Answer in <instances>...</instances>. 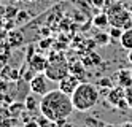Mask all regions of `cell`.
I'll use <instances>...</instances> for the list:
<instances>
[{
    "label": "cell",
    "instance_id": "2e32d148",
    "mask_svg": "<svg viewBox=\"0 0 132 127\" xmlns=\"http://www.w3.org/2000/svg\"><path fill=\"white\" fill-rule=\"evenodd\" d=\"M69 73H72V75H75V76L81 78V75L84 73V65H83V62H77V65L69 64Z\"/></svg>",
    "mask_w": 132,
    "mask_h": 127
},
{
    "label": "cell",
    "instance_id": "d6986e66",
    "mask_svg": "<svg viewBox=\"0 0 132 127\" xmlns=\"http://www.w3.org/2000/svg\"><path fill=\"white\" fill-rule=\"evenodd\" d=\"M108 33H103V32H100V33H97L96 37H94V41L96 43H100V45H107L110 40H108Z\"/></svg>",
    "mask_w": 132,
    "mask_h": 127
},
{
    "label": "cell",
    "instance_id": "30bf717a",
    "mask_svg": "<svg viewBox=\"0 0 132 127\" xmlns=\"http://www.w3.org/2000/svg\"><path fill=\"white\" fill-rule=\"evenodd\" d=\"M6 37H8V38H6V41H8V45H10L11 48L21 46L22 41H24V37H22V33H21L19 30H11V32H8Z\"/></svg>",
    "mask_w": 132,
    "mask_h": 127
},
{
    "label": "cell",
    "instance_id": "4dcf8cb0",
    "mask_svg": "<svg viewBox=\"0 0 132 127\" xmlns=\"http://www.w3.org/2000/svg\"><path fill=\"white\" fill-rule=\"evenodd\" d=\"M103 127H115V125H110V124H108V125H103Z\"/></svg>",
    "mask_w": 132,
    "mask_h": 127
},
{
    "label": "cell",
    "instance_id": "f546056e",
    "mask_svg": "<svg viewBox=\"0 0 132 127\" xmlns=\"http://www.w3.org/2000/svg\"><path fill=\"white\" fill-rule=\"evenodd\" d=\"M2 103H3V100H2V94H0V108H2Z\"/></svg>",
    "mask_w": 132,
    "mask_h": 127
},
{
    "label": "cell",
    "instance_id": "f1b7e54d",
    "mask_svg": "<svg viewBox=\"0 0 132 127\" xmlns=\"http://www.w3.org/2000/svg\"><path fill=\"white\" fill-rule=\"evenodd\" d=\"M119 127H132V122H126V124H122V125H119Z\"/></svg>",
    "mask_w": 132,
    "mask_h": 127
},
{
    "label": "cell",
    "instance_id": "9a60e30c",
    "mask_svg": "<svg viewBox=\"0 0 132 127\" xmlns=\"http://www.w3.org/2000/svg\"><path fill=\"white\" fill-rule=\"evenodd\" d=\"M100 62V57L94 53V51H88V57L83 59V65L84 67H91V65H97Z\"/></svg>",
    "mask_w": 132,
    "mask_h": 127
},
{
    "label": "cell",
    "instance_id": "8fae6325",
    "mask_svg": "<svg viewBox=\"0 0 132 127\" xmlns=\"http://www.w3.org/2000/svg\"><path fill=\"white\" fill-rule=\"evenodd\" d=\"M92 24L94 27H97V29H105L110 26V18L107 14V11H103V13H97L96 16H94L92 19Z\"/></svg>",
    "mask_w": 132,
    "mask_h": 127
},
{
    "label": "cell",
    "instance_id": "3957f363",
    "mask_svg": "<svg viewBox=\"0 0 132 127\" xmlns=\"http://www.w3.org/2000/svg\"><path fill=\"white\" fill-rule=\"evenodd\" d=\"M45 75L50 78L51 81L59 83L65 75H69V64L64 59L62 54H53L45 68Z\"/></svg>",
    "mask_w": 132,
    "mask_h": 127
},
{
    "label": "cell",
    "instance_id": "5b68a950",
    "mask_svg": "<svg viewBox=\"0 0 132 127\" xmlns=\"http://www.w3.org/2000/svg\"><path fill=\"white\" fill-rule=\"evenodd\" d=\"M50 78L46 76L45 73H37L32 80H30V83H29V86H30V92L32 94H35V95H45V94H48L50 91H51V87H50Z\"/></svg>",
    "mask_w": 132,
    "mask_h": 127
},
{
    "label": "cell",
    "instance_id": "d6a6232c",
    "mask_svg": "<svg viewBox=\"0 0 132 127\" xmlns=\"http://www.w3.org/2000/svg\"><path fill=\"white\" fill-rule=\"evenodd\" d=\"M116 2H119V0H116Z\"/></svg>",
    "mask_w": 132,
    "mask_h": 127
},
{
    "label": "cell",
    "instance_id": "4fadbf2b",
    "mask_svg": "<svg viewBox=\"0 0 132 127\" xmlns=\"http://www.w3.org/2000/svg\"><path fill=\"white\" fill-rule=\"evenodd\" d=\"M24 110H26V105L21 100H14L13 103H10V108H8L10 116H19V114L24 113Z\"/></svg>",
    "mask_w": 132,
    "mask_h": 127
},
{
    "label": "cell",
    "instance_id": "7c38bea8",
    "mask_svg": "<svg viewBox=\"0 0 132 127\" xmlns=\"http://www.w3.org/2000/svg\"><path fill=\"white\" fill-rule=\"evenodd\" d=\"M119 43H121V48H124L126 51L132 49V29H126L122 32V35L119 38Z\"/></svg>",
    "mask_w": 132,
    "mask_h": 127
},
{
    "label": "cell",
    "instance_id": "7a4b0ae2",
    "mask_svg": "<svg viewBox=\"0 0 132 127\" xmlns=\"http://www.w3.org/2000/svg\"><path fill=\"white\" fill-rule=\"evenodd\" d=\"M73 108L80 111V113H86L89 110H92L100 100V92L94 84L91 83H80L78 87L73 91V94L70 95Z\"/></svg>",
    "mask_w": 132,
    "mask_h": 127
},
{
    "label": "cell",
    "instance_id": "7402d4cb",
    "mask_svg": "<svg viewBox=\"0 0 132 127\" xmlns=\"http://www.w3.org/2000/svg\"><path fill=\"white\" fill-rule=\"evenodd\" d=\"M8 59H10V53H0V70L8 64Z\"/></svg>",
    "mask_w": 132,
    "mask_h": 127
},
{
    "label": "cell",
    "instance_id": "484cf974",
    "mask_svg": "<svg viewBox=\"0 0 132 127\" xmlns=\"http://www.w3.org/2000/svg\"><path fill=\"white\" fill-rule=\"evenodd\" d=\"M24 127H40V125H38V122H37V121H29V122H26Z\"/></svg>",
    "mask_w": 132,
    "mask_h": 127
},
{
    "label": "cell",
    "instance_id": "4316f807",
    "mask_svg": "<svg viewBox=\"0 0 132 127\" xmlns=\"http://www.w3.org/2000/svg\"><path fill=\"white\" fill-rule=\"evenodd\" d=\"M62 127H78V125H75V124H70V122L67 121V122H65V124H64Z\"/></svg>",
    "mask_w": 132,
    "mask_h": 127
},
{
    "label": "cell",
    "instance_id": "277c9868",
    "mask_svg": "<svg viewBox=\"0 0 132 127\" xmlns=\"http://www.w3.org/2000/svg\"><path fill=\"white\" fill-rule=\"evenodd\" d=\"M107 14L110 18V26L119 27L122 30L132 29V13L126 10L121 3H113L107 10Z\"/></svg>",
    "mask_w": 132,
    "mask_h": 127
},
{
    "label": "cell",
    "instance_id": "e0dca14e",
    "mask_svg": "<svg viewBox=\"0 0 132 127\" xmlns=\"http://www.w3.org/2000/svg\"><path fill=\"white\" fill-rule=\"evenodd\" d=\"M122 32H124L122 29H119V27H115V26H110L108 35H110V38H111V40H118V41H119V38H121Z\"/></svg>",
    "mask_w": 132,
    "mask_h": 127
},
{
    "label": "cell",
    "instance_id": "1f68e13d",
    "mask_svg": "<svg viewBox=\"0 0 132 127\" xmlns=\"http://www.w3.org/2000/svg\"><path fill=\"white\" fill-rule=\"evenodd\" d=\"M130 75H132V68H130Z\"/></svg>",
    "mask_w": 132,
    "mask_h": 127
},
{
    "label": "cell",
    "instance_id": "83f0119b",
    "mask_svg": "<svg viewBox=\"0 0 132 127\" xmlns=\"http://www.w3.org/2000/svg\"><path fill=\"white\" fill-rule=\"evenodd\" d=\"M127 61H129V62L132 64V49H130V51L127 53Z\"/></svg>",
    "mask_w": 132,
    "mask_h": 127
},
{
    "label": "cell",
    "instance_id": "603a6c76",
    "mask_svg": "<svg viewBox=\"0 0 132 127\" xmlns=\"http://www.w3.org/2000/svg\"><path fill=\"white\" fill-rule=\"evenodd\" d=\"M99 86H100V87L107 86L108 89H111V87H113V78H103V80L99 81Z\"/></svg>",
    "mask_w": 132,
    "mask_h": 127
},
{
    "label": "cell",
    "instance_id": "ffe728a7",
    "mask_svg": "<svg viewBox=\"0 0 132 127\" xmlns=\"http://www.w3.org/2000/svg\"><path fill=\"white\" fill-rule=\"evenodd\" d=\"M8 91H10V81L0 78V94H6Z\"/></svg>",
    "mask_w": 132,
    "mask_h": 127
},
{
    "label": "cell",
    "instance_id": "d4e9b609",
    "mask_svg": "<svg viewBox=\"0 0 132 127\" xmlns=\"http://www.w3.org/2000/svg\"><path fill=\"white\" fill-rule=\"evenodd\" d=\"M5 11H6L5 16H6L8 19H10V18H16V14H18V10H16V8H6Z\"/></svg>",
    "mask_w": 132,
    "mask_h": 127
},
{
    "label": "cell",
    "instance_id": "44dd1931",
    "mask_svg": "<svg viewBox=\"0 0 132 127\" xmlns=\"http://www.w3.org/2000/svg\"><path fill=\"white\" fill-rule=\"evenodd\" d=\"M124 97H126V102L129 105V108H132V86L124 89Z\"/></svg>",
    "mask_w": 132,
    "mask_h": 127
},
{
    "label": "cell",
    "instance_id": "8992f818",
    "mask_svg": "<svg viewBox=\"0 0 132 127\" xmlns=\"http://www.w3.org/2000/svg\"><path fill=\"white\" fill-rule=\"evenodd\" d=\"M107 100L110 102L111 106H115L118 110L129 108V105L126 102V97H124V87H121V86H113L111 87L107 94Z\"/></svg>",
    "mask_w": 132,
    "mask_h": 127
},
{
    "label": "cell",
    "instance_id": "ba28073f",
    "mask_svg": "<svg viewBox=\"0 0 132 127\" xmlns=\"http://www.w3.org/2000/svg\"><path fill=\"white\" fill-rule=\"evenodd\" d=\"M29 67L32 70H35L37 73H45V68H46V64H48V59L43 56V54H34L29 61H27Z\"/></svg>",
    "mask_w": 132,
    "mask_h": 127
},
{
    "label": "cell",
    "instance_id": "52a82bcc",
    "mask_svg": "<svg viewBox=\"0 0 132 127\" xmlns=\"http://www.w3.org/2000/svg\"><path fill=\"white\" fill-rule=\"evenodd\" d=\"M80 83H81V81H80L78 76H75V75L69 73V75H65L62 80L59 81V91H62L64 94H67V95H72L73 91L78 87Z\"/></svg>",
    "mask_w": 132,
    "mask_h": 127
},
{
    "label": "cell",
    "instance_id": "ac0fdd59",
    "mask_svg": "<svg viewBox=\"0 0 132 127\" xmlns=\"http://www.w3.org/2000/svg\"><path fill=\"white\" fill-rule=\"evenodd\" d=\"M29 18H30V16L27 14V11H18L14 21H16V24H22V22H27V21H29Z\"/></svg>",
    "mask_w": 132,
    "mask_h": 127
},
{
    "label": "cell",
    "instance_id": "9c48e42d",
    "mask_svg": "<svg viewBox=\"0 0 132 127\" xmlns=\"http://www.w3.org/2000/svg\"><path fill=\"white\" fill-rule=\"evenodd\" d=\"M113 78H115L116 81V86H121V87H129L132 86V75H130V70H126V68H121V70H118L115 75H113Z\"/></svg>",
    "mask_w": 132,
    "mask_h": 127
},
{
    "label": "cell",
    "instance_id": "5bb4252c",
    "mask_svg": "<svg viewBox=\"0 0 132 127\" xmlns=\"http://www.w3.org/2000/svg\"><path fill=\"white\" fill-rule=\"evenodd\" d=\"M24 105H26V110L27 111H35L37 108L40 110V102H37L34 94H29V95L26 97V99H24Z\"/></svg>",
    "mask_w": 132,
    "mask_h": 127
},
{
    "label": "cell",
    "instance_id": "cb8c5ba5",
    "mask_svg": "<svg viewBox=\"0 0 132 127\" xmlns=\"http://www.w3.org/2000/svg\"><path fill=\"white\" fill-rule=\"evenodd\" d=\"M91 5L92 6H96V8H103L107 5V0H89Z\"/></svg>",
    "mask_w": 132,
    "mask_h": 127
},
{
    "label": "cell",
    "instance_id": "6da1fadb",
    "mask_svg": "<svg viewBox=\"0 0 132 127\" xmlns=\"http://www.w3.org/2000/svg\"><path fill=\"white\" fill-rule=\"evenodd\" d=\"M75 111L70 95L64 94L59 89H51L40 99V113L53 122L59 119H69Z\"/></svg>",
    "mask_w": 132,
    "mask_h": 127
}]
</instances>
